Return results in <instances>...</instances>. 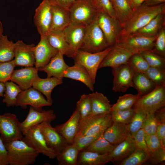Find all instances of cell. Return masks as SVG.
Here are the masks:
<instances>
[{"label":"cell","instance_id":"cell-25","mask_svg":"<svg viewBox=\"0 0 165 165\" xmlns=\"http://www.w3.org/2000/svg\"><path fill=\"white\" fill-rule=\"evenodd\" d=\"M130 134L127 124L113 122L104 131L103 135L110 143L116 145L127 138Z\"/></svg>","mask_w":165,"mask_h":165},{"label":"cell","instance_id":"cell-17","mask_svg":"<svg viewBox=\"0 0 165 165\" xmlns=\"http://www.w3.org/2000/svg\"><path fill=\"white\" fill-rule=\"evenodd\" d=\"M35 45L27 44L22 40L15 43V56L13 59L16 66L33 67L35 60Z\"/></svg>","mask_w":165,"mask_h":165},{"label":"cell","instance_id":"cell-30","mask_svg":"<svg viewBox=\"0 0 165 165\" xmlns=\"http://www.w3.org/2000/svg\"><path fill=\"white\" fill-rule=\"evenodd\" d=\"M165 13H160L147 24L138 30L136 33L148 37H156L165 27Z\"/></svg>","mask_w":165,"mask_h":165},{"label":"cell","instance_id":"cell-1","mask_svg":"<svg viewBox=\"0 0 165 165\" xmlns=\"http://www.w3.org/2000/svg\"><path fill=\"white\" fill-rule=\"evenodd\" d=\"M10 165L34 164L39 153L21 140L4 143Z\"/></svg>","mask_w":165,"mask_h":165},{"label":"cell","instance_id":"cell-51","mask_svg":"<svg viewBox=\"0 0 165 165\" xmlns=\"http://www.w3.org/2000/svg\"><path fill=\"white\" fill-rule=\"evenodd\" d=\"M159 56L165 58V27L156 37L154 46L152 50Z\"/></svg>","mask_w":165,"mask_h":165},{"label":"cell","instance_id":"cell-56","mask_svg":"<svg viewBox=\"0 0 165 165\" xmlns=\"http://www.w3.org/2000/svg\"><path fill=\"white\" fill-rule=\"evenodd\" d=\"M8 165L7 152L4 143L0 137V165Z\"/></svg>","mask_w":165,"mask_h":165},{"label":"cell","instance_id":"cell-16","mask_svg":"<svg viewBox=\"0 0 165 165\" xmlns=\"http://www.w3.org/2000/svg\"><path fill=\"white\" fill-rule=\"evenodd\" d=\"M56 119L52 110H40L31 106L26 118L23 122H19V127L22 133L32 127L45 121L51 123Z\"/></svg>","mask_w":165,"mask_h":165},{"label":"cell","instance_id":"cell-57","mask_svg":"<svg viewBox=\"0 0 165 165\" xmlns=\"http://www.w3.org/2000/svg\"><path fill=\"white\" fill-rule=\"evenodd\" d=\"M51 4L59 6L69 10L75 0H47Z\"/></svg>","mask_w":165,"mask_h":165},{"label":"cell","instance_id":"cell-47","mask_svg":"<svg viewBox=\"0 0 165 165\" xmlns=\"http://www.w3.org/2000/svg\"><path fill=\"white\" fill-rule=\"evenodd\" d=\"M128 61L136 72L145 73L150 67L146 60L140 53L133 54Z\"/></svg>","mask_w":165,"mask_h":165},{"label":"cell","instance_id":"cell-45","mask_svg":"<svg viewBox=\"0 0 165 165\" xmlns=\"http://www.w3.org/2000/svg\"><path fill=\"white\" fill-rule=\"evenodd\" d=\"M156 86H165V69L149 67L145 73Z\"/></svg>","mask_w":165,"mask_h":165},{"label":"cell","instance_id":"cell-12","mask_svg":"<svg viewBox=\"0 0 165 165\" xmlns=\"http://www.w3.org/2000/svg\"><path fill=\"white\" fill-rule=\"evenodd\" d=\"M16 115L10 112L0 115V137L4 143L21 140L23 137Z\"/></svg>","mask_w":165,"mask_h":165},{"label":"cell","instance_id":"cell-22","mask_svg":"<svg viewBox=\"0 0 165 165\" xmlns=\"http://www.w3.org/2000/svg\"><path fill=\"white\" fill-rule=\"evenodd\" d=\"M38 70L35 67H28L14 70L10 80L18 85L22 90L32 86L35 80L39 77Z\"/></svg>","mask_w":165,"mask_h":165},{"label":"cell","instance_id":"cell-8","mask_svg":"<svg viewBox=\"0 0 165 165\" xmlns=\"http://www.w3.org/2000/svg\"><path fill=\"white\" fill-rule=\"evenodd\" d=\"M111 49L110 46L102 51L95 53L79 50L73 58L74 63L81 65L86 69L94 84L99 66Z\"/></svg>","mask_w":165,"mask_h":165},{"label":"cell","instance_id":"cell-50","mask_svg":"<svg viewBox=\"0 0 165 165\" xmlns=\"http://www.w3.org/2000/svg\"><path fill=\"white\" fill-rule=\"evenodd\" d=\"M93 1L98 12L105 13L113 18L117 19L110 0H93Z\"/></svg>","mask_w":165,"mask_h":165},{"label":"cell","instance_id":"cell-34","mask_svg":"<svg viewBox=\"0 0 165 165\" xmlns=\"http://www.w3.org/2000/svg\"><path fill=\"white\" fill-rule=\"evenodd\" d=\"M134 88L140 96L145 95L156 87L155 84L144 73L136 72L133 78Z\"/></svg>","mask_w":165,"mask_h":165},{"label":"cell","instance_id":"cell-13","mask_svg":"<svg viewBox=\"0 0 165 165\" xmlns=\"http://www.w3.org/2000/svg\"><path fill=\"white\" fill-rule=\"evenodd\" d=\"M39 125L47 145L54 152L57 156L69 144L55 127L51 126L50 123L45 121Z\"/></svg>","mask_w":165,"mask_h":165},{"label":"cell","instance_id":"cell-18","mask_svg":"<svg viewBox=\"0 0 165 165\" xmlns=\"http://www.w3.org/2000/svg\"><path fill=\"white\" fill-rule=\"evenodd\" d=\"M58 52L49 43L46 37H41L34 48L35 67L38 70L47 65Z\"/></svg>","mask_w":165,"mask_h":165},{"label":"cell","instance_id":"cell-62","mask_svg":"<svg viewBox=\"0 0 165 165\" xmlns=\"http://www.w3.org/2000/svg\"><path fill=\"white\" fill-rule=\"evenodd\" d=\"M3 28L2 22L0 21V37L3 35Z\"/></svg>","mask_w":165,"mask_h":165},{"label":"cell","instance_id":"cell-11","mask_svg":"<svg viewBox=\"0 0 165 165\" xmlns=\"http://www.w3.org/2000/svg\"><path fill=\"white\" fill-rule=\"evenodd\" d=\"M98 24L109 46L114 45L122 34L123 28L117 19L99 12L97 16Z\"/></svg>","mask_w":165,"mask_h":165},{"label":"cell","instance_id":"cell-19","mask_svg":"<svg viewBox=\"0 0 165 165\" xmlns=\"http://www.w3.org/2000/svg\"><path fill=\"white\" fill-rule=\"evenodd\" d=\"M86 27V26L83 24L70 23L63 31L66 39L74 55V57L80 50L83 42Z\"/></svg>","mask_w":165,"mask_h":165},{"label":"cell","instance_id":"cell-27","mask_svg":"<svg viewBox=\"0 0 165 165\" xmlns=\"http://www.w3.org/2000/svg\"><path fill=\"white\" fill-rule=\"evenodd\" d=\"M64 78L80 81L90 91H94V84L90 76L86 69L80 64L74 63L73 66H68L64 72Z\"/></svg>","mask_w":165,"mask_h":165},{"label":"cell","instance_id":"cell-20","mask_svg":"<svg viewBox=\"0 0 165 165\" xmlns=\"http://www.w3.org/2000/svg\"><path fill=\"white\" fill-rule=\"evenodd\" d=\"M133 54L125 48L115 44L101 63L99 68L106 67L112 68L127 63Z\"/></svg>","mask_w":165,"mask_h":165},{"label":"cell","instance_id":"cell-15","mask_svg":"<svg viewBox=\"0 0 165 165\" xmlns=\"http://www.w3.org/2000/svg\"><path fill=\"white\" fill-rule=\"evenodd\" d=\"M52 104L45 99L40 92L34 87H31L22 90L18 95L16 106H19L23 109H26L28 105L34 108L42 110L45 106H50Z\"/></svg>","mask_w":165,"mask_h":165},{"label":"cell","instance_id":"cell-59","mask_svg":"<svg viewBox=\"0 0 165 165\" xmlns=\"http://www.w3.org/2000/svg\"><path fill=\"white\" fill-rule=\"evenodd\" d=\"M165 0H146L142 5L148 6H156L165 3Z\"/></svg>","mask_w":165,"mask_h":165},{"label":"cell","instance_id":"cell-31","mask_svg":"<svg viewBox=\"0 0 165 165\" xmlns=\"http://www.w3.org/2000/svg\"><path fill=\"white\" fill-rule=\"evenodd\" d=\"M108 153L101 154L82 150L79 152L77 165H100L110 162Z\"/></svg>","mask_w":165,"mask_h":165},{"label":"cell","instance_id":"cell-53","mask_svg":"<svg viewBox=\"0 0 165 165\" xmlns=\"http://www.w3.org/2000/svg\"><path fill=\"white\" fill-rule=\"evenodd\" d=\"M133 138L136 148L142 149L149 153L145 138V132L142 128L135 134Z\"/></svg>","mask_w":165,"mask_h":165},{"label":"cell","instance_id":"cell-33","mask_svg":"<svg viewBox=\"0 0 165 165\" xmlns=\"http://www.w3.org/2000/svg\"><path fill=\"white\" fill-rule=\"evenodd\" d=\"M117 19L123 28L132 16L134 11L128 0H110Z\"/></svg>","mask_w":165,"mask_h":165},{"label":"cell","instance_id":"cell-9","mask_svg":"<svg viewBox=\"0 0 165 165\" xmlns=\"http://www.w3.org/2000/svg\"><path fill=\"white\" fill-rule=\"evenodd\" d=\"M21 139L40 153L54 159L56 156L47 145L39 124L30 127L22 133Z\"/></svg>","mask_w":165,"mask_h":165},{"label":"cell","instance_id":"cell-23","mask_svg":"<svg viewBox=\"0 0 165 165\" xmlns=\"http://www.w3.org/2000/svg\"><path fill=\"white\" fill-rule=\"evenodd\" d=\"M64 55L58 52L47 65L38 71L46 73L47 78L54 77L62 80L64 72L68 66L64 61Z\"/></svg>","mask_w":165,"mask_h":165},{"label":"cell","instance_id":"cell-58","mask_svg":"<svg viewBox=\"0 0 165 165\" xmlns=\"http://www.w3.org/2000/svg\"><path fill=\"white\" fill-rule=\"evenodd\" d=\"M154 114L159 123L165 122V107L156 111Z\"/></svg>","mask_w":165,"mask_h":165},{"label":"cell","instance_id":"cell-36","mask_svg":"<svg viewBox=\"0 0 165 165\" xmlns=\"http://www.w3.org/2000/svg\"><path fill=\"white\" fill-rule=\"evenodd\" d=\"M15 43L10 41L7 35L0 37V62L13 60L15 56Z\"/></svg>","mask_w":165,"mask_h":165},{"label":"cell","instance_id":"cell-24","mask_svg":"<svg viewBox=\"0 0 165 165\" xmlns=\"http://www.w3.org/2000/svg\"><path fill=\"white\" fill-rule=\"evenodd\" d=\"M51 4L52 21L50 32L63 31L71 23L68 10Z\"/></svg>","mask_w":165,"mask_h":165},{"label":"cell","instance_id":"cell-26","mask_svg":"<svg viewBox=\"0 0 165 165\" xmlns=\"http://www.w3.org/2000/svg\"><path fill=\"white\" fill-rule=\"evenodd\" d=\"M136 148L133 138L130 134L127 138L116 145L108 153L110 161H122L130 155Z\"/></svg>","mask_w":165,"mask_h":165},{"label":"cell","instance_id":"cell-21","mask_svg":"<svg viewBox=\"0 0 165 165\" xmlns=\"http://www.w3.org/2000/svg\"><path fill=\"white\" fill-rule=\"evenodd\" d=\"M81 119L79 112L76 108L66 122L54 127L69 144H72L78 133Z\"/></svg>","mask_w":165,"mask_h":165},{"label":"cell","instance_id":"cell-32","mask_svg":"<svg viewBox=\"0 0 165 165\" xmlns=\"http://www.w3.org/2000/svg\"><path fill=\"white\" fill-rule=\"evenodd\" d=\"M91 102L93 114L111 113L112 105L106 97L97 92L89 94Z\"/></svg>","mask_w":165,"mask_h":165},{"label":"cell","instance_id":"cell-61","mask_svg":"<svg viewBox=\"0 0 165 165\" xmlns=\"http://www.w3.org/2000/svg\"><path fill=\"white\" fill-rule=\"evenodd\" d=\"M5 90V83L0 82V96L3 97Z\"/></svg>","mask_w":165,"mask_h":165},{"label":"cell","instance_id":"cell-2","mask_svg":"<svg viewBox=\"0 0 165 165\" xmlns=\"http://www.w3.org/2000/svg\"><path fill=\"white\" fill-rule=\"evenodd\" d=\"M163 13H165V3L152 6L142 5L134 11L132 16L123 28L122 34L136 32L158 14Z\"/></svg>","mask_w":165,"mask_h":165},{"label":"cell","instance_id":"cell-35","mask_svg":"<svg viewBox=\"0 0 165 165\" xmlns=\"http://www.w3.org/2000/svg\"><path fill=\"white\" fill-rule=\"evenodd\" d=\"M77 148L72 144H69L63 151L57 156L59 165H77L79 153Z\"/></svg>","mask_w":165,"mask_h":165},{"label":"cell","instance_id":"cell-14","mask_svg":"<svg viewBox=\"0 0 165 165\" xmlns=\"http://www.w3.org/2000/svg\"><path fill=\"white\" fill-rule=\"evenodd\" d=\"M34 20L41 37H46L50 32L52 21L51 4L47 0H43L36 8Z\"/></svg>","mask_w":165,"mask_h":165},{"label":"cell","instance_id":"cell-29","mask_svg":"<svg viewBox=\"0 0 165 165\" xmlns=\"http://www.w3.org/2000/svg\"><path fill=\"white\" fill-rule=\"evenodd\" d=\"M63 83L62 80L54 77L42 79L38 77L34 82L32 86L44 95L47 100L53 104L51 94L53 89Z\"/></svg>","mask_w":165,"mask_h":165},{"label":"cell","instance_id":"cell-28","mask_svg":"<svg viewBox=\"0 0 165 165\" xmlns=\"http://www.w3.org/2000/svg\"><path fill=\"white\" fill-rule=\"evenodd\" d=\"M50 44L58 52L73 58L74 55L62 31L50 32L46 36Z\"/></svg>","mask_w":165,"mask_h":165},{"label":"cell","instance_id":"cell-39","mask_svg":"<svg viewBox=\"0 0 165 165\" xmlns=\"http://www.w3.org/2000/svg\"><path fill=\"white\" fill-rule=\"evenodd\" d=\"M149 154L136 148L128 157L121 161L120 165H140L148 160Z\"/></svg>","mask_w":165,"mask_h":165},{"label":"cell","instance_id":"cell-49","mask_svg":"<svg viewBox=\"0 0 165 165\" xmlns=\"http://www.w3.org/2000/svg\"><path fill=\"white\" fill-rule=\"evenodd\" d=\"M158 124L154 113H146L141 128L147 134H155L156 133L157 126Z\"/></svg>","mask_w":165,"mask_h":165},{"label":"cell","instance_id":"cell-41","mask_svg":"<svg viewBox=\"0 0 165 165\" xmlns=\"http://www.w3.org/2000/svg\"><path fill=\"white\" fill-rule=\"evenodd\" d=\"M134 112L132 107L126 110H112L111 114L113 122L127 124L130 122Z\"/></svg>","mask_w":165,"mask_h":165},{"label":"cell","instance_id":"cell-44","mask_svg":"<svg viewBox=\"0 0 165 165\" xmlns=\"http://www.w3.org/2000/svg\"><path fill=\"white\" fill-rule=\"evenodd\" d=\"M76 108L79 112L81 119L92 114L91 102L89 94H83L81 96L76 103Z\"/></svg>","mask_w":165,"mask_h":165},{"label":"cell","instance_id":"cell-38","mask_svg":"<svg viewBox=\"0 0 165 165\" xmlns=\"http://www.w3.org/2000/svg\"><path fill=\"white\" fill-rule=\"evenodd\" d=\"M103 133L83 150L101 154L110 152L116 145L111 144L105 139L103 137Z\"/></svg>","mask_w":165,"mask_h":165},{"label":"cell","instance_id":"cell-43","mask_svg":"<svg viewBox=\"0 0 165 165\" xmlns=\"http://www.w3.org/2000/svg\"><path fill=\"white\" fill-rule=\"evenodd\" d=\"M146 113L141 111H135L130 122L127 126L130 134L133 137L141 128Z\"/></svg>","mask_w":165,"mask_h":165},{"label":"cell","instance_id":"cell-40","mask_svg":"<svg viewBox=\"0 0 165 165\" xmlns=\"http://www.w3.org/2000/svg\"><path fill=\"white\" fill-rule=\"evenodd\" d=\"M138 94H125L119 97L116 103L112 105V111L124 110L132 107L141 97Z\"/></svg>","mask_w":165,"mask_h":165},{"label":"cell","instance_id":"cell-63","mask_svg":"<svg viewBox=\"0 0 165 165\" xmlns=\"http://www.w3.org/2000/svg\"><path fill=\"white\" fill-rule=\"evenodd\" d=\"M129 2H130L132 0H128Z\"/></svg>","mask_w":165,"mask_h":165},{"label":"cell","instance_id":"cell-54","mask_svg":"<svg viewBox=\"0 0 165 165\" xmlns=\"http://www.w3.org/2000/svg\"><path fill=\"white\" fill-rule=\"evenodd\" d=\"M148 160L153 164H157L165 160V148L161 146L152 153H149Z\"/></svg>","mask_w":165,"mask_h":165},{"label":"cell","instance_id":"cell-42","mask_svg":"<svg viewBox=\"0 0 165 165\" xmlns=\"http://www.w3.org/2000/svg\"><path fill=\"white\" fill-rule=\"evenodd\" d=\"M140 53L146 60L150 67L165 69V58L152 50L141 52Z\"/></svg>","mask_w":165,"mask_h":165},{"label":"cell","instance_id":"cell-52","mask_svg":"<svg viewBox=\"0 0 165 165\" xmlns=\"http://www.w3.org/2000/svg\"><path fill=\"white\" fill-rule=\"evenodd\" d=\"M145 138L149 154L162 146L156 133L148 134L145 132Z\"/></svg>","mask_w":165,"mask_h":165},{"label":"cell","instance_id":"cell-46","mask_svg":"<svg viewBox=\"0 0 165 165\" xmlns=\"http://www.w3.org/2000/svg\"><path fill=\"white\" fill-rule=\"evenodd\" d=\"M16 66L13 59L0 62V82L5 83L10 80Z\"/></svg>","mask_w":165,"mask_h":165},{"label":"cell","instance_id":"cell-37","mask_svg":"<svg viewBox=\"0 0 165 165\" xmlns=\"http://www.w3.org/2000/svg\"><path fill=\"white\" fill-rule=\"evenodd\" d=\"M5 83V90L2 102L8 107L16 106L18 95L22 90L18 85L12 81Z\"/></svg>","mask_w":165,"mask_h":165},{"label":"cell","instance_id":"cell-4","mask_svg":"<svg viewBox=\"0 0 165 165\" xmlns=\"http://www.w3.org/2000/svg\"><path fill=\"white\" fill-rule=\"evenodd\" d=\"M68 10L71 24L86 26L96 19L99 12L93 0H75Z\"/></svg>","mask_w":165,"mask_h":165},{"label":"cell","instance_id":"cell-3","mask_svg":"<svg viewBox=\"0 0 165 165\" xmlns=\"http://www.w3.org/2000/svg\"><path fill=\"white\" fill-rule=\"evenodd\" d=\"M113 122L111 113L90 114L81 119L76 136L101 134L109 127Z\"/></svg>","mask_w":165,"mask_h":165},{"label":"cell","instance_id":"cell-6","mask_svg":"<svg viewBox=\"0 0 165 165\" xmlns=\"http://www.w3.org/2000/svg\"><path fill=\"white\" fill-rule=\"evenodd\" d=\"M165 105V86H156L148 93L141 97L134 105L135 111L154 113Z\"/></svg>","mask_w":165,"mask_h":165},{"label":"cell","instance_id":"cell-7","mask_svg":"<svg viewBox=\"0 0 165 165\" xmlns=\"http://www.w3.org/2000/svg\"><path fill=\"white\" fill-rule=\"evenodd\" d=\"M156 37H148L136 32L121 34L115 45L123 47L133 54L152 50Z\"/></svg>","mask_w":165,"mask_h":165},{"label":"cell","instance_id":"cell-60","mask_svg":"<svg viewBox=\"0 0 165 165\" xmlns=\"http://www.w3.org/2000/svg\"><path fill=\"white\" fill-rule=\"evenodd\" d=\"M146 0H132L129 3L134 11L141 6Z\"/></svg>","mask_w":165,"mask_h":165},{"label":"cell","instance_id":"cell-48","mask_svg":"<svg viewBox=\"0 0 165 165\" xmlns=\"http://www.w3.org/2000/svg\"><path fill=\"white\" fill-rule=\"evenodd\" d=\"M101 134L76 136L72 144L77 148L79 152L90 145Z\"/></svg>","mask_w":165,"mask_h":165},{"label":"cell","instance_id":"cell-10","mask_svg":"<svg viewBox=\"0 0 165 165\" xmlns=\"http://www.w3.org/2000/svg\"><path fill=\"white\" fill-rule=\"evenodd\" d=\"M112 68L114 76L112 87L114 91L124 93L130 88H134L133 80L136 72L129 61Z\"/></svg>","mask_w":165,"mask_h":165},{"label":"cell","instance_id":"cell-5","mask_svg":"<svg viewBox=\"0 0 165 165\" xmlns=\"http://www.w3.org/2000/svg\"><path fill=\"white\" fill-rule=\"evenodd\" d=\"M110 47L96 19L86 26L85 38L80 50L91 53L102 51Z\"/></svg>","mask_w":165,"mask_h":165},{"label":"cell","instance_id":"cell-55","mask_svg":"<svg viewBox=\"0 0 165 165\" xmlns=\"http://www.w3.org/2000/svg\"><path fill=\"white\" fill-rule=\"evenodd\" d=\"M156 134L162 146L165 148V122L159 123L158 124Z\"/></svg>","mask_w":165,"mask_h":165}]
</instances>
